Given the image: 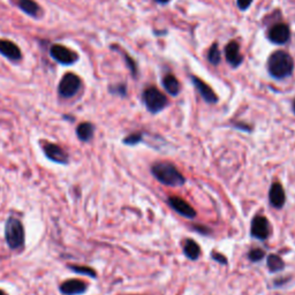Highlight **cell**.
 <instances>
[{"label":"cell","instance_id":"1","mask_svg":"<svg viewBox=\"0 0 295 295\" xmlns=\"http://www.w3.org/2000/svg\"><path fill=\"white\" fill-rule=\"evenodd\" d=\"M294 71L293 57L286 51L278 50L271 53L268 60V72L271 77L285 80L292 76Z\"/></svg>","mask_w":295,"mask_h":295},{"label":"cell","instance_id":"2","mask_svg":"<svg viewBox=\"0 0 295 295\" xmlns=\"http://www.w3.org/2000/svg\"><path fill=\"white\" fill-rule=\"evenodd\" d=\"M151 173L161 184L170 187L184 186L186 179L181 172L168 162H159L151 166Z\"/></svg>","mask_w":295,"mask_h":295},{"label":"cell","instance_id":"3","mask_svg":"<svg viewBox=\"0 0 295 295\" xmlns=\"http://www.w3.org/2000/svg\"><path fill=\"white\" fill-rule=\"evenodd\" d=\"M5 241L11 250H22L26 245V231L20 219L8 217L5 224Z\"/></svg>","mask_w":295,"mask_h":295},{"label":"cell","instance_id":"4","mask_svg":"<svg viewBox=\"0 0 295 295\" xmlns=\"http://www.w3.org/2000/svg\"><path fill=\"white\" fill-rule=\"evenodd\" d=\"M142 101L147 110L152 114L159 113L168 105L167 97L156 87L147 88L142 93Z\"/></svg>","mask_w":295,"mask_h":295},{"label":"cell","instance_id":"5","mask_svg":"<svg viewBox=\"0 0 295 295\" xmlns=\"http://www.w3.org/2000/svg\"><path fill=\"white\" fill-rule=\"evenodd\" d=\"M82 89V80L77 74L68 72L64 75L58 84V95L65 98V100H71Z\"/></svg>","mask_w":295,"mask_h":295},{"label":"cell","instance_id":"6","mask_svg":"<svg viewBox=\"0 0 295 295\" xmlns=\"http://www.w3.org/2000/svg\"><path fill=\"white\" fill-rule=\"evenodd\" d=\"M50 57L63 66H72L78 60V54L67 46L62 44H53L50 48Z\"/></svg>","mask_w":295,"mask_h":295},{"label":"cell","instance_id":"7","mask_svg":"<svg viewBox=\"0 0 295 295\" xmlns=\"http://www.w3.org/2000/svg\"><path fill=\"white\" fill-rule=\"evenodd\" d=\"M42 149H43L45 157L50 162L59 164V165H67L69 163V154L58 144L45 141L42 143Z\"/></svg>","mask_w":295,"mask_h":295},{"label":"cell","instance_id":"8","mask_svg":"<svg viewBox=\"0 0 295 295\" xmlns=\"http://www.w3.org/2000/svg\"><path fill=\"white\" fill-rule=\"evenodd\" d=\"M268 38L276 45H284L291 40V29L286 23H276L269 29Z\"/></svg>","mask_w":295,"mask_h":295},{"label":"cell","instance_id":"9","mask_svg":"<svg viewBox=\"0 0 295 295\" xmlns=\"http://www.w3.org/2000/svg\"><path fill=\"white\" fill-rule=\"evenodd\" d=\"M270 223L264 216H256L251 222L250 234L256 240L264 241L270 235Z\"/></svg>","mask_w":295,"mask_h":295},{"label":"cell","instance_id":"10","mask_svg":"<svg viewBox=\"0 0 295 295\" xmlns=\"http://www.w3.org/2000/svg\"><path fill=\"white\" fill-rule=\"evenodd\" d=\"M190 80L191 82H193L194 87L196 88V90H198L201 97L204 100V102H207L208 104H217L218 96L214 93L212 88L210 87L209 84L205 83L203 80H201L200 77L195 76V75H190Z\"/></svg>","mask_w":295,"mask_h":295},{"label":"cell","instance_id":"11","mask_svg":"<svg viewBox=\"0 0 295 295\" xmlns=\"http://www.w3.org/2000/svg\"><path fill=\"white\" fill-rule=\"evenodd\" d=\"M89 285L81 279H67L60 285L59 291L63 295H82L88 291Z\"/></svg>","mask_w":295,"mask_h":295},{"label":"cell","instance_id":"12","mask_svg":"<svg viewBox=\"0 0 295 295\" xmlns=\"http://www.w3.org/2000/svg\"><path fill=\"white\" fill-rule=\"evenodd\" d=\"M224 53L226 62L231 65L233 68H238L243 63V60H245L243 55L241 54L240 45H239L237 41L228 42L224 49Z\"/></svg>","mask_w":295,"mask_h":295},{"label":"cell","instance_id":"13","mask_svg":"<svg viewBox=\"0 0 295 295\" xmlns=\"http://www.w3.org/2000/svg\"><path fill=\"white\" fill-rule=\"evenodd\" d=\"M167 203L170 207L174 210L175 212L181 214L182 217L193 219L196 217V211L194 208L191 207L189 203H187L185 200H182L181 198H178V196H171L168 198Z\"/></svg>","mask_w":295,"mask_h":295},{"label":"cell","instance_id":"14","mask_svg":"<svg viewBox=\"0 0 295 295\" xmlns=\"http://www.w3.org/2000/svg\"><path fill=\"white\" fill-rule=\"evenodd\" d=\"M0 54L12 63H18L22 59L21 49L8 40H0Z\"/></svg>","mask_w":295,"mask_h":295},{"label":"cell","instance_id":"15","mask_svg":"<svg viewBox=\"0 0 295 295\" xmlns=\"http://www.w3.org/2000/svg\"><path fill=\"white\" fill-rule=\"evenodd\" d=\"M15 4V6L20 9L21 12L27 14L28 16L34 18H40L43 15V9L40 6L38 3L35 0H12Z\"/></svg>","mask_w":295,"mask_h":295},{"label":"cell","instance_id":"16","mask_svg":"<svg viewBox=\"0 0 295 295\" xmlns=\"http://www.w3.org/2000/svg\"><path fill=\"white\" fill-rule=\"evenodd\" d=\"M269 201L270 204L276 209H282L285 205L286 194H285L283 186L279 182H274V184L271 185L269 190Z\"/></svg>","mask_w":295,"mask_h":295},{"label":"cell","instance_id":"17","mask_svg":"<svg viewBox=\"0 0 295 295\" xmlns=\"http://www.w3.org/2000/svg\"><path fill=\"white\" fill-rule=\"evenodd\" d=\"M76 136L80 140V141L83 143H88L90 142L93 139V135H95V126L91 123H81L77 127H76Z\"/></svg>","mask_w":295,"mask_h":295},{"label":"cell","instance_id":"18","mask_svg":"<svg viewBox=\"0 0 295 295\" xmlns=\"http://www.w3.org/2000/svg\"><path fill=\"white\" fill-rule=\"evenodd\" d=\"M162 84L167 93L171 96L176 97L180 93V82L173 74H167L163 77Z\"/></svg>","mask_w":295,"mask_h":295},{"label":"cell","instance_id":"19","mask_svg":"<svg viewBox=\"0 0 295 295\" xmlns=\"http://www.w3.org/2000/svg\"><path fill=\"white\" fill-rule=\"evenodd\" d=\"M111 49L112 50H114L116 51V52H119L123 54V57L125 59V63L126 65H127V67L128 69L130 71V73H132V76L134 78H137V75H139V68H137V65H136V62L130 57V55L127 53V52H125V51L121 50L119 48V45H111Z\"/></svg>","mask_w":295,"mask_h":295},{"label":"cell","instance_id":"20","mask_svg":"<svg viewBox=\"0 0 295 295\" xmlns=\"http://www.w3.org/2000/svg\"><path fill=\"white\" fill-rule=\"evenodd\" d=\"M184 252L187 259H189L191 261H196L201 255V248L194 240L188 239V240H186L185 242Z\"/></svg>","mask_w":295,"mask_h":295},{"label":"cell","instance_id":"21","mask_svg":"<svg viewBox=\"0 0 295 295\" xmlns=\"http://www.w3.org/2000/svg\"><path fill=\"white\" fill-rule=\"evenodd\" d=\"M266 265H268L271 272H279V271H283L285 268L284 261L278 255H270L268 260H266Z\"/></svg>","mask_w":295,"mask_h":295},{"label":"cell","instance_id":"22","mask_svg":"<svg viewBox=\"0 0 295 295\" xmlns=\"http://www.w3.org/2000/svg\"><path fill=\"white\" fill-rule=\"evenodd\" d=\"M207 58H208V62L211 65H213V66H218V65L221 64L222 54L218 48V43H213L211 46H210Z\"/></svg>","mask_w":295,"mask_h":295},{"label":"cell","instance_id":"23","mask_svg":"<svg viewBox=\"0 0 295 295\" xmlns=\"http://www.w3.org/2000/svg\"><path fill=\"white\" fill-rule=\"evenodd\" d=\"M67 268L69 270H72L73 272L75 273H78V274H83V276H87V277H90V278H97V273L96 271L93 270L90 266H86V265H67Z\"/></svg>","mask_w":295,"mask_h":295},{"label":"cell","instance_id":"24","mask_svg":"<svg viewBox=\"0 0 295 295\" xmlns=\"http://www.w3.org/2000/svg\"><path fill=\"white\" fill-rule=\"evenodd\" d=\"M109 92L115 96L126 97L127 96V86H126L125 83L111 84V86L109 87Z\"/></svg>","mask_w":295,"mask_h":295},{"label":"cell","instance_id":"25","mask_svg":"<svg viewBox=\"0 0 295 295\" xmlns=\"http://www.w3.org/2000/svg\"><path fill=\"white\" fill-rule=\"evenodd\" d=\"M143 141V134L142 133H133L126 136L123 140V143L125 146H136V144L141 143Z\"/></svg>","mask_w":295,"mask_h":295},{"label":"cell","instance_id":"26","mask_svg":"<svg viewBox=\"0 0 295 295\" xmlns=\"http://www.w3.org/2000/svg\"><path fill=\"white\" fill-rule=\"evenodd\" d=\"M265 256V251L263 249H260V248H255V249H251L248 252V259L252 263H256V262H260L263 260V257Z\"/></svg>","mask_w":295,"mask_h":295},{"label":"cell","instance_id":"27","mask_svg":"<svg viewBox=\"0 0 295 295\" xmlns=\"http://www.w3.org/2000/svg\"><path fill=\"white\" fill-rule=\"evenodd\" d=\"M211 257H212L213 261H216L217 263H219V264H222V265H226L227 264V259H226V257H225L222 254H219V252H214L213 251L212 254H211Z\"/></svg>","mask_w":295,"mask_h":295},{"label":"cell","instance_id":"28","mask_svg":"<svg viewBox=\"0 0 295 295\" xmlns=\"http://www.w3.org/2000/svg\"><path fill=\"white\" fill-rule=\"evenodd\" d=\"M252 2H254V0H237V5L240 11H247V9L250 7Z\"/></svg>","mask_w":295,"mask_h":295},{"label":"cell","instance_id":"29","mask_svg":"<svg viewBox=\"0 0 295 295\" xmlns=\"http://www.w3.org/2000/svg\"><path fill=\"white\" fill-rule=\"evenodd\" d=\"M234 128L240 129L242 130V132H248V133H251V130H252L250 126H248L247 124H239V123L234 124Z\"/></svg>","mask_w":295,"mask_h":295},{"label":"cell","instance_id":"30","mask_svg":"<svg viewBox=\"0 0 295 295\" xmlns=\"http://www.w3.org/2000/svg\"><path fill=\"white\" fill-rule=\"evenodd\" d=\"M154 2L161 4V5H167L168 3L171 2V0H154Z\"/></svg>","mask_w":295,"mask_h":295},{"label":"cell","instance_id":"31","mask_svg":"<svg viewBox=\"0 0 295 295\" xmlns=\"http://www.w3.org/2000/svg\"><path fill=\"white\" fill-rule=\"evenodd\" d=\"M0 295H8L6 292H4L3 289H0Z\"/></svg>","mask_w":295,"mask_h":295},{"label":"cell","instance_id":"32","mask_svg":"<svg viewBox=\"0 0 295 295\" xmlns=\"http://www.w3.org/2000/svg\"><path fill=\"white\" fill-rule=\"evenodd\" d=\"M293 112L295 113V100H294V102H293Z\"/></svg>","mask_w":295,"mask_h":295}]
</instances>
